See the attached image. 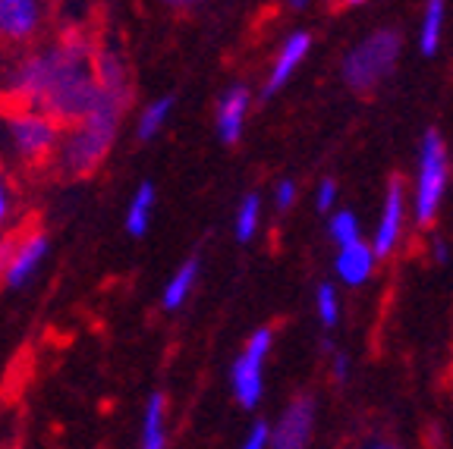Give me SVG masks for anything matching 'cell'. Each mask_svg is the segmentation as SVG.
I'll list each match as a JSON object with an SVG mask.
<instances>
[{"label":"cell","mask_w":453,"mask_h":449,"mask_svg":"<svg viewBox=\"0 0 453 449\" xmlns=\"http://www.w3.org/2000/svg\"><path fill=\"white\" fill-rule=\"evenodd\" d=\"M129 104V95H113L101 92L98 101L88 113H85L79 123H73L70 129L60 139L54 164L64 176H88L104 164V157L111 155V145L117 139V129H120L123 110Z\"/></svg>","instance_id":"2"},{"label":"cell","mask_w":453,"mask_h":449,"mask_svg":"<svg viewBox=\"0 0 453 449\" xmlns=\"http://www.w3.org/2000/svg\"><path fill=\"white\" fill-rule=\"evenodd\" d=\"M293 202H296V183L293 179H280L274 189V204H277V211H290Z\"/></svg>","instance_id":"23"},{"label":"cell","mask_w":453,"mask_h":449,"mask_svg":"<svg viewBox=\"0 0 453 449\" xmlns=\"http://www.w3.org/2000/svg\"><path fill=\"white\" fill-rule=\"evenodd\" d=\"M319 315H321V323L325 327H334L337 323V295H334V286L331 283H325V286H319Z\"/></svg>","instance_id":"22"},{"label":"cell","mask_w":453,"mask_h":449,"mask_svg":"<svg viewBox=\"0 0 453 449\" xmlns=\"http://www.w3.org/2000/svg\"><path fill=\"white\" fill-rule=\"evenodd\" d=\"M196 280H198V261L196 258L183 261V264L173 270V277L167 280V286H164V295H161L164 311L183 308L186 299H189L192 289H196Z\"/></svg>","instance_id":"16"},{"label":"cell","mask_w":453,"mask_h":449,"mask_svg":"<svg viewBox=\"0 0 453 449\" xmlns=\"http://www.w3.org/2000/svg\"><path fill=\"white\" fill-rule=\"evenodd\" d=\"M271 343H274V331L271 327H262L249 337L246 349L236 355L234 371H230V384H234L236 402L242 408H255L262 402L265 393V358L271 352Z\"/></svg>","instance_id":"6"},{"label":"cell","mask_w":453,"mask_h":449,"mask_svg":"<svg viewBox=\"0 0 453 449\" xmlns=\"http://www.w3.org/2000/svg\"><path fill=\"white\" fill-rule=\"evenodd\" d=\"M334 198H337V183H334V179H325V183L319 186V198H315L319 211H331Z\"/></svg>","instance_id":"25"},{"label":"cell","mask_w":453,"mask_h":449,"mask_svg":"<svg viewBox=\"0 0 453 449\" xmlns=\"http://www.w3.org/2000/svg\"><path fill=\"white\" fill-rule=\"evenodd\" d=\"M400 224H403V183H400V179H390L388 198H384L381 224H378L375 246H372V255H375V258H384V255L394 252L396 236H400Z\"/></svg>","instance_id":"12"},{"label":"cell","mask_w":453,"mask_h":449,"mask_svg":"<svg viewBox=\"0 0 453 449\" xmlns=\"http://www.w3.org/2000/svg\"><path fill=\"white\" fill-rule=\"evenodd\" d=\"M170 113H173V98H170V95L155 98L149 107H145V110L139 113V119H135V139H139V141L157 139V133L167 126Z\"/></svg>","instance_id":"17"},{"label":"cell","mask_w":453,"mask_h":449,"mask_svg":"<svg viewBox=\"0 0 453 449\" xmlns=\"http://www.w3.org/2000/svg\"><path fill=\"white\" fill-rule=\"evenodd\" d=\"M155 202H157V189L155 183H139L127 204V232L135 239H142L151 226V214H155Z\"/></svg>","instance_id":"14"},{"label":"cell","mask_w":453,"mask_h":449,"mask_svg":"<svg viewBox=\"0 0 453 449\" xmlns=\"http://www.w3.org/2000/svg\"><path fill=\"white\" fill-rule=\"evenodd\" d=\"M372 267H375V255H372V248H368V246L356 242V246H349V248H340L337 277L343 283H349V286H359V283H365L368 277H372Z\"/></svg>","instance_id":"15"},{"label":"cell","mask_w":453,"mask_h":449,"mask_svg":"<svg viewBox=\"0 0 453 449\" xmlns=\"http://www.w3.org/2000/svg\"><path fill=\"white\" fill-rule=\"evenodd\" d=\"M139 449H167V400L164 393H151L145 402Z\"/></svg>","instance_id":"13"},{"label":"cell","mask_w":453,"mask_h":449,"mask_svg":"<svg viewBox=\"0 0 453 449\" xmlns=\"http://www.w3.org/2000/svg\"><path fill=\"white\" fill-rule=\"evenodd\" d=\"M375 449H390V446H375Z\"/></svg>","instance_id":"28"},{"label":"cell","mask_w":453,"mask_h":449,"mask_svg":"<svg viewBox=\"0 0 453 449\" xmlns=\"http://www.w3.org/2000/svg\"><path fill=\"white\" fill-rule=\"evenodd\" d=\"M0 98L10 107H32L60 126L79 123L98 101L95 48L82 28H66L54 42L0 57Z\"/></svg>","instance_id":"1"},{"label":"cell","mask_w":453,"mask_h":449,"mask_svg":"<svg viewBox=\"0 0 453 449\" xmlns=\"http://www.w3.org/2000/svg\"><path fill=\"white\" fill-rule=\"evenodd\" d=\"M309 48H311V35H309V32H293V35L280 44L274 66H271V72H268V82H265V98L277 95L283 85L290 82V76L296 72V66L303 64V57L309 54Z\"/></svg>","instance_id":"11"},{"label":"cell","mask_w":453,"mask_h":449,"mask_svg":"<svg viewBox=\"0 0 453 449\" xmlns=\"http://www.w3.org/2000/svg\"><path fill=\"white\" fill-rule=\"evenodd\" d=\"M60 139H64V126L48 113L32 110V107L0 110V145L19 164L35 167V164L54 161Z\"/></svg>","instance_id":"3"},{"label":"cell","mask_w":453,"mask_h":449,"mask_svg":"<svg viewBox=\"0 0 453 449\" xmlns=\"http://www.w3.org/2000/svg\"><path fill=\"white\" fill-rule=\"evenodd\" d=\"M444 189H447V151H444V139L432 129L422 139V170H418V189H416V220L422 226L434 220Z\"/></svg>","instance_id":"7"},{"label":"cell","mask_w":453,"mask_h":449,"mask_svg":"<svg viewBox=\"0 0 453 449\" xmlns=\"http://www.w3.org/2000/svg\"><path fill=\"white\" fill-rule=\"evenodd\" d=\"M268 434H271V428L268 424H255L252 430H249V437L240 443V449H268Z\"/></svg>","instance_id":"24"},{"label":"cell","mask_w":453,"mask_h":449,"mask_svg":"<svg viewBox=\"0 0 453 449\" xmlns=\"http://www.w3.org/2000/svg\"><path fill=\"white\" fill-rule=\"evenodd\" d=\"M311 418H315V402L309 396H299L283 408L277 428L268 434V449H305L311 437Z\"/></svg>","instance_id":"9"},{"label":"cell","mask_w":453,"mask_h":449,"mask_svg":"<svg viewBox=\"0 0 453 449\" xmlns=\"http://www.w3.org/2000/svg\"><path fill=\"white\" fill-rule=\"evenodd\" d=\"M258 220H262V198L255 195V192H249L234 214L236 239H240V242H252V236L258 232Z\"/></svg>","instance_id":"18"},{"label":"cell","mask_w":453,"mask_h":449,"mask_svg":"<svg viewBox=\"0 0 453 449\" xmlns=\"http://www.w3.org/2000/svg\"><path fill=\"white\" fill-rule=\"evenodd\" d=\"M434 258H438L441 264H447V246H444V242H441V239H438V242H434Z\"/></svg>","instance_id":"27"},{"label":"cell","mask_w":453,"mask_h":449,"mask_svg":"<svg viewBox=\"0 0 453 449\" xmlns=\"http://www.w3.org/2000/svg\"><path fill=\"white\" fill-rule=\"evenodd\" d=\"M249 104H252V95H249L246 85H234L226 88L224 98L218 104V135L226 145H236L242 139V129H246Z\"/></svg>","instance_id":"10"},{"label":"cell","mask_w":453,"mask_h":449,"mask_svg":"<svg viewBox=\"0 0 453 449\" xmlns=\"http://www.w3.org/2000/svg\"><path fill=\"white\" fill-rule=\"evenodd\" d=\"M400 44H403V38L396 35L394 28H381L375 35H368L365 42L356 44L343 57V82L353 92H372L394 70L396 57H400Z\"/></svg>","instance_id":"4"},{"label":"cell","mask_w":453,"mask_h":449,"mask_svg":"<svg viewBox=\"0 0 453 449\" xmlns=\"http://www.w3.org/2000/svg\"><path fill=\"white\" fill-rule=\"evenodd\" d=\"M441 28H444V4L441 0H432L425 7V19H422V35H418V48H422L425 57H432L441 44Z\"/></svg>","instance_id":"19"},{"label":"cell","mask_w":453,"mask_h":449,"mask_svg":"<svg viewBox=\"0 0 453 449\" xmlns=\"http://www.w3.org/2000/svg\"><path fill=\"white\" fill-rule=\"evenodd\" d=\"M54 7L42 0H0V50H26L44 35Z\"/></svg>","instance_id":"5"},{"label":"cell","mask_w":453,"mask_h":449,"mask_svg":"<svg viewBox=\"0 0 453 449\" xmlns=\"http://www.w3.org/2000/svg\"><path fill=\"white\" fill-rule=\"evenodd\" d=\"M331 236L337 239L343 248L356 246V242H359V220H356L349 211L334 214V217H331Z\"/></svg>","instance_id":"20"},{"label":"cell","mask_w":453,"mask_h":449,"mask_svg":"<svg viewBox=\"0 0 453 449\" xmlns=\"http://www.w3.org/2000/svg\"><path fill=\"white\" fill-rule=\"evenodd\" d=\"M48 252H50V242L42 230H26L22 236H13L0 283L10 289L28 286L38 277V270L44 267V261H48Z\"/></svg>","instance_id":"8"},{"label":"cell","mask_w":453,"mask_h":449,"mask_svg":"<svg viewBox=\"0 0 453 449\" xmlns=\"http://www.w3.org/2000/svg\"><path fill=\"white\" fill-rule=\"evenodd\" d=\"M13 217H16V189L7 176H4V170H0V232L13 224Z\"/></svg>","instance_id":"21"},{"label":"cell","mask_w":453,"mask_h":449,"mask_svg":"<svg viewBox=\"0 0 453 449\" xmlns=\"http://www.w3.org/2000/svg\"><path fill=\"white\" fill-rule=\"evenodd\" d=\"M347 374H349V358L347 355H337V358H334V377L343 384V380H347Z\"/></svg>","instance_id":"26"}]
</instances>
